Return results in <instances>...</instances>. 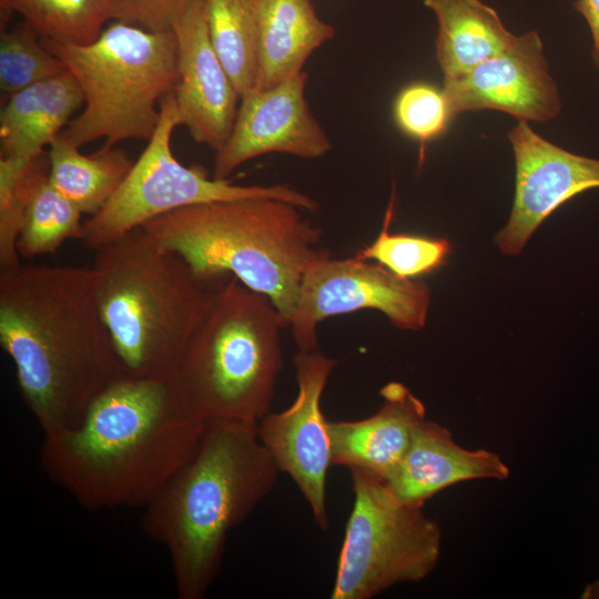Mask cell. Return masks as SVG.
Returning a JSON list of instances; mask_svg holds the SVG:
<instances>
[{"label": "cell", "mask_w": 599, "mask_h": 599, "mask_svg": "<svg viewBox=\"0 0 599 599\" xmlns=\"http://www.w3.org/2000/svg\"><path fill=\"white\" fill-rule=\"evenodd\" d=\"M575 9L583 17L592 37V58L599 68V0H576Z\"/></svg>", "instance_id": "obj_30"}, {"label": "cell", "mask_w": 599, "mask_h": 599, "mask_svg": "<svg viewBox=\"0 0 599 599\" xmlns=\"http://www.w3.org/2000/svg\"><path fill=\"white\" fill-rule=\"evenodd\" d=\"M158 126L139 159L108 203L83 223L81 244L97 251L146 222L186 206L245 197H273L315 213L318 203L286 184L238 185L210 179L201 169L182 164L172 152L180 125L174 92L160 102Z\"/></svg>", "instance_id": "obj_9"}, {"label": "cell", "mask_w": 599, "mask_h": 599, "mask_svg": "<svg viewBox=\"0 0 599 599\" xmlns=\"http://www.w3.org/2000/svg\"><path fill=\"white\" fill-rule=\"evenodd\" d=\"M509 467L496 453L459 446L444 426L425 419L399 465L384 481L403 502L423 507L439 491L473 479H507Z\"/></svg>", "instance_id": "obj_17"}, {"label": "cell", "mask_w": 599, "mask_h": 599, "mask_svg": "<svg viewBox=\"0 0 599 599\" xmlns=\"http://www.w3.org/2000/svg\"><path fill=\"white\" fill-rule=\"evenodd\" d=\"M172 30L177 43L174 95L180 125L216 152L232 131L241 95L211 42L205 0H192Z\"/></svg>", "instance_id": "obj_15"}, {"label": "cell", "mask_w": 599, "mask_h": 599, "mask_svg": "<svg viewBox=\"0 0 599 599\" xmlns=\"http://www.w3.org/2000/svg\"><path fill=\"white\" fill-rule=\"evenodd\" d=\"M306 71L266 90L241 97L232 131L215 152L213 177H227L243 163L268 153L318 159L333 148L305 99Z\"/></svg>", "instance_id": "obj_12"}, {"label": "cell", "mask_w": 599, "mask_h": 599, "mask_svg": "<svg viewBox=\"0 0 599 599\" xmlns=\"http://www.w3.org/2000/svg\"><path fill=\"white\" fill-rule=\"evenodd\" d=\"M94 253L97 304L121 376H176L206 304L211 278L199 275L142 227Z\"/></svg>", "instance_id": "obj_5"}, {"label": "cell", "mask_w": 599, "mask_h": 599, "mask_svg": "<svg viewBox=\"0 0 599 599\" xmlns=\"http://www.w3.org/2000/svg\"><path fill=\"white\" fill-rule=\"evenodd\" d=\"M515 156V197L495 243L518 255L540 224L573 196L599 187V160L571 153L538 135L526 121L508 132Z\"/></svg>", "instance_id": "obj_13"}, {"label": "cell", "mask_w": 599, "mask_h": 599, "mask_svg": "<svg viewBox=\"0 0 599 599\" xmlns=\"http://www.w3.org/2000/svg\"><path fill=\"white\" fill-rule=\"evenodd\" d=\"M283 327L268 297L233 275L211 277L206 304L176 372L203 418L258 423L271 412L284 364Z\"/></svg>", "instance_id": "obj_6"}, {"label": "cell", "mask_w": 599, "mask_h": 599, "mask_svg": "<svg viewBox=\"0 0 599 599\" xmlns=\"http://www.w3.org/2000/svg\"><path fill=\"white\" fill-rule=\"evenodd\" d=\"M31 161L0 156V270L21 263L17 241L23 211V175Z\"/></svg>", "instance_id": "obj_28"}, {"label": "cell", "mask_w": 599, "mask_h": 599, "mask_svg": "<svg viewBox=\"0 0 599 599\" xmlns=\"http://www.w3.org/2000/svg\"><path fill=\"white\" fill-rule=\"evenodd\" d=\"M280 470L257 423L207 419L201 440L145 505L142 526L170 556L180 599H202L216 578L226 538L275 486Z\"/></svg>", "instance_id": "obj_3"}, {"label": "cell", "mask_w": 599, "mask_h": 599, "mask_svg": "<svg viewBox=\"0 0 599 599\" xmlns=\"http://www.w3.org/2000/svg\"><path fill=\"white\" fill-rule=\"evenodd\" d=\"M379 409L358 420H329L333 465L363 470L386 480L405 456L426 408L399 382L384 385Z\"/></svg>", "instance_id": "obj_16"}, {"label": "cell", "mask_w": 599, "mask_h": 599, "mask_svg": "<svg viewBox=\"0 0 599 599\" xmlns=\"http://www.w3.org/2000/svg\"><path fill=\"white\" fill-rule=\"evenodd\" d=\"M437 19L436 60L444 79L459 78L507 49L517 35L480 0H424Z\"/></svg>", "instance_id": "obj_20"}, {"label": "cell", "mask_w": 599, "mask_h": 599, "mask_svg": "<svg viewBox=\"0 0 599 599\" xmlns=\"http://www.w3.org/2000/svg\"><path fill=\"white\" fill-rule=\"evenodd\" d=\"M62 61L41 42L26 22L11 30L1 28L0 91L4 103L16 92L65 71Z\"/></svg>", "instance_id": "obj_26"}, {"label": "cell", "mask_w": 599, "mask_h": 599, "mask_svg": "<svg viewBox=\"0 0 599 599\" xmlns=\"http://www.w3.org/2000/svg\"><path fill=\"white\" fill-rule=\"evenodd\" d=\"M300 206L245 197L186 206L141 227L204 278L229 274L271 300L288 327L303 275L324 248Z\"/></svg>", "instance_id": "obj_4"}, {"label": "cell", "mask_w": 599, "mask_h": 599, "mask_svg": "<svg viewBox=\"0 0 599 599\" xmlns=\"http://www.w3.org/2000/svg\"><path fill=\"white\" fill-rule=\"evenodd\" d=\"M0 344L44 435L75 426L121 377L92 267L19 263L0 270Z\"/></svg>", "instance_id": "obj_2"}, {"label": "cell", "mask_w": 599, "mask_h": 599, "mask_svg": "<svg viewBox=\"0 0 599 599\" xmlns=\"http://www.w3.org/2000/svg\"><path fill=\"white\" fill-rule=\"evenodd\" d=\"M88 44H63L41 38L78 82L84 108L59 134L80 148L104 139L112 148L125 140H146L161 116L158 103L179 82L173 30L154 31L113 20Z\"/></svg>", "instance_id": "obj_7"}, {"label": "cell", "mask_w": 599, "mask_h": 599, "mask_svg": "<svg viewBox=\"0 0 599 599\" xmlns=\"http://www.w3.org/2000/svg\"><path fill=\"white\" fill-rule=\"evenodd\" d=\"M211 42L238 94L255 90L258 31L255 0H205Z\"/></svg>", "instance_id": "obj_24"}, {"label": "cell", "mask_w": 599, "mask_h": 599, "mask_svg": "<svg viewBox=\"0 0 599 599\" xmlns=\"http://www.w3.org/2000/svg\"><path fill=\"white\" fill-rule=\"evenodd\" d=\"M79 149L59 135L47 154L49 176L68 200L91 216L118 191L134 162L114 146H102L91 155Z\"/></svg>", "instance_id": "obj_22"}, {"label": "cell", "mask_w": 599, "mask_h": 599, "mask_svg": "<svg viewBox=\"0 0 599 599\" xmlns=\"http://www.w3.org/2000/svg\"><path fill=\"white\" fill-rule=\"evenodd\" d=\"M115 0H0L1 28L19 14L42 39L88 44L113 20Z\"/></svg>", "instance_id": "obj_23"}, {"label": "cell", "mask_w": 599, "mask_h": 599, "mask_svg": "<svg viewBox=\"0 0 599 599\" xmlns=\"http://www.w3.org/2000/svg\"><path fill=\"white\" fill-rule=\"evenodd\" d=\"M337 361L316 351L298 353L294 366L298 392L286 409L266 414L258 437L280 471L288 475L311 508L316 525L329 527L327 473L332 463L328 419L321 400Z\"/></svg>", "instance_id": "obj_11"}, {"label": "cell", "mask_w": 599, "mask_h": 599, "mask_svg": "<svg viewBox=\"0 0 599 599\" xmlns=\"http://www.w3.org/2000/svg\"><path fill=\"white\" fill-rule=\"evenodd\" d=\"M23 211L17 241L20 257L31 260L81 240L83 213L51 182L48 155L32 160L23 175Z\"/></svg>", "instance_id": "obj_21"}, {"label": "cell", "mask_w": 599, "mask_h": 599, "mask_svg": "<svg viewBox=\"0 0 599 599\" xmlns=\"http://www.w3.org/2000/svg\"><path fill=\"white\" fill-rule=\"evenodd\" d=\"M349 471L354 502L331 598L370 599L395 585L425 579L440 557L438 524L423 507L398 499L378 477Z\"/></svg>", "instance_id": "obj_8"}, {"label": "cell", "mask_w": 599, "mask_h": 599, "mask_svg": "<svg viewBox=\"0 0 599 599\" xmlns=\"http://www.w3.org/2000/svg\"><path fill=\"white\" fill-rule=\"evenodd\" d=\"M258 73L255 90L270 89L303 71L311 54L335 29L311 0H255Z\"/></svg>", "instance_id": "obj_19"}, {"label": "cell", "mask_w": 599, "mask_h": 599, "mask_svg": "<svg viewBox=\"0 0 599 599\" xmlns=\"http://www.w3.org/2000/svg\"><path fill=\"white\" fill-rule=\"evenodd\" d=\"M205 425L176 376H121L75 426L44 435L40 460L89 510L145 506L193 455Z\"/></svg>", "instance_id": "obj_1"}, {"label": "cell", "mask_w": 599, "mask_h": 599, "mask_svg": "<svg viewBox=\"0 0 599 599\" xmlns=\"http://www.w3.org/2000/svg\"><path fill=\"white\" fill-rule=\"evenodd\" d=\"M83 104L68 70L16 92L0 113L1 156L34 160L44 154Z\"/></svg>", "instance_id": "obj_18"}, {"label": "cell", "mask_w": 599, "mask_h": 599, "mask_svg": "<svg viewBox=\"0 0 599 599\" xmlns=\"http://www.w3.org/2000/svg\"><path fill=\"white\" fill-rule=\"evenodd\" d=\"M192 0H115L113 20L154 31L172 30Z\"/></svg>", "instance_id": "obj_29"}, {"label": "cell", "mask_w": 599, "mask_h": 599, "mask_svg": "<svg viewBox=\"0 0 599 599\" xmlns=\"http://www.w3.org/2000/svg\"><path fill=\"white\" fill-rule=\"evenodd\" d=\"M542 49L538 32L532 30L517 35L507 49L468 73L444 79L443 91L453 116L490 109L526 122L556 118L561 102Z\"/></svg>", "instance_id": "obj_14"}, {"label": "cell", "mask_w": 599, "mask_h": 599, "mask_svg": "<svg viewBox=\"0 0 599 599\" xmlns=\"http://www.w3.org/2000/svg\"><path fill=\"white\" fill-rule=\"evenodd\" d=\"M392 197L384 223L376 238L355 256L374 261L405 278L428 274L444 263L450 253V243L444 237L430 238L406 234H392L389 225L394 213Z\"/></svg>", "instance_id": "obj_25"}, {"label": "cell", "mask_w": 599, "mask_h": 599, "mask_svg": "<svg viewBox=\"0 0 599 599\" xmlns=\"http://www.w3.org/2000/svg\"><path fill=\"white\" fill-rule=\"evenodd\" d=\"M393 115L399 130L422 146L441 135L454 118L443 89L426 82L404 87L394 100Z\"/></svg>", "instance_id": "obj_27"}, {"label": "cell", "mask_w": 599, "mask_h": 599, "mask_svg": "<svg viewBox=\"0 0 599 599\" xmlns=\"http://www.w3.org/2000/svg\"><path fill=\"white\" fill-rule=\"evenodd\" d=\"M429 305L426 283L356 256L335 258L324 248L303 275L288 327L298 351L312 352L318 347L317 325L328 317L375 309L399 329L418 331Z\"/></svg>", "instance_id": "obj_10"}]
</instances>
